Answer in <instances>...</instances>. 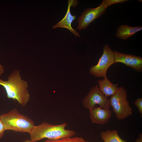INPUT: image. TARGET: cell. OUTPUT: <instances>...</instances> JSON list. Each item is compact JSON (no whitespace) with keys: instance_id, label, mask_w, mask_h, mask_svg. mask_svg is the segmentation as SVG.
Instances as JSON below:
<instances>
[{"instance_id":"4fadbf2b","label":"cell","mask_w":142,"mask_h":142,"mask_svg":"<svg viewBox=\"0 0 142 142\" xmlns=\"http://www.w3.org/2000/svg\"><path fill=\"white\" fill-rule=\"evenodd\" d=\"M100 135L104 142H127L120 137L116 130L108 129L101 132Z\"/></svg>"},{"instance_id":"5bb4252c","label":"cell","mask_w":142,"mask_h":142,"mask_svg":"<svg viewBox=\"0 0 142 142\" xmlns=\"http://www.w3.org/2000/svg\"><path fill=\"white\" fill-rule=\"evenodd\" d=\"M44 142H89L85 141L82 138L79 137H68L59 139L52 140L48 139Z\"/></svg>"},{"instance_id":"6da1fadb","label":"cell","mask_w":142,"mask_h":142,"mask_svg":"<svg viewBox=\"0 0 142 142\" xmlns=\"http://www.w3.org/2000/svg\"><path fill=\"white\" fill-rule=\"evenodd\" d=\"M19 71L15 70L9 75L8 80L0 79V85L4 88L7 98L16 100L22 106H25L30 99L27 82L22 80Z\"/></svg>"},{"instance_id":"2e32d148","label":"cell","mask_w":142,"mask_h":142,"mask_svg":"<svg viewBox=\"0 0 142 142\" xmlns=\"http://www.w3.org/2000/svg\"><path fill=\"white\" fill-rule=\"evenodd\" d=\"M134 104L137 107L138 111L142 114V98H138L134 102Z\"/></svg>"},{"instance_id":"5b68a950","label":"cell","mask_w":142,"mask_h":142,"mask_svg":"<svg viewBox=\"0 0 142 142\" xmlns=\"http://www.w3.org/2000/svg\"><path fill=\"white\" fill-rule=\"evenodd\" d=\"M103 50V54L97 64L90 69V73L97 77L104 78L106 77L108 69L115 63L113 51L108 44L104 45Z\"/></svg>"},{"instance_id":"9c48e42d","label":"cell","mask_w":142,"mask_h":142,"mask_svg":"<svg viewBox=\"0 0 142 142\" xmlns=\"http://www.w3.org/2000/svg\"><path fill=\"white\" fill-rule=\"evenodd\" d=\"M77 4L78 2L77 1L68 0V9L65 16L60 21L53 26L52 28L53 29L59 27L66 28L75 36L80 37V36L78 32L74 29L71 26L72 22L75 19L77 16L76 14L73 15L71 14L70 7L71 6L75 7Z\"/></svg>"},{"instance_id":"d6986e66","label":"cell","mask_w":142,"mask_h":142,"mask_svg":"<svg viewBox=\"0 0 142 142\" xmlns=\"http://www.w3.org/2000/svg\"><path fill=\"white\" fill-rule=\"evenodd\" d=\"M4 72V67L0 64V76H1L2 74Z\"/></svg>"},{"instance_id":"52a82bcc","label":"cell","mask_w":142,"mask_h":142,"mask_svg":"<svg viewBox=\"0 0 142 142\" xmlns=\"http://www.w3.org/2000/svg\"><path fill=\"white\" fill-rule=\"evenodd\" d=\"M107 8L103 0L98 7L85 9L78 18V29L80 31L87 28L91 23L105 13Z\"/></svg>"},{"instance_id":"7c38bea8","label":"cell","mask_w":142,"mask_h":142,"mask_svg":"<svg viewBox=\"0 0 142 142\" xmlns=\"http://www.w3.org/2000/svg\"><path fill=\"white\" fill-rule=\"evenodd\" d=\"M98 83L99 86V88L107 97L115 94L118 88V84L112 83L108 79L107 76L103 79L98 80Z\"/></svg>"},{"instance_id":"277c9868","label":"cell","mask_w":142,"mask_h":142,"mask_svg":"<svg viewBox=\"0 0 142 142\" xmlns=\"http://www.w3.org/2000/svg\"><path fill=\"white\" fill-rule=\"evenodd\" d=\"M127 97L126 90L123 87H120L109 99L110 106L112 107L118 120H123L133 114V109L130 106Z\"/></svg>"},{"instance_id":"8992f818","label":"cell","mask_w":142,"mask_h":142,"mask_svg":"<svg viewBox=\"0 0 142 142\" xmlns=\"http://www.w3.org/2000/svg\"><path fill=\"white\" fill-rule=\"evenodd\" d=\"M97 104L105 109H109L110 106L109 99L100 90L98 84L91 88L83 101L84 107L89 110Z\"/></svg>"},{"instance_id":"3957f363","label":"cell","mask_w":142,"mask_h":142,"mask_svg":"<svg viewBox=\"0 0 142 142\" xmlns=\"http://www.w3.org/2000/svg\"><path fill=\"white\" fill-rule=\"evenodd\" d=\"M5 130H11L29 134L34 125V122L27 116L20 113L16 108L0 115Z\"/></svg>"},{"instance_id":"9a60e30c","label":"cell","mask_w":142,"mask_h":142,"mask_svg":"<svg viewBox=\"0 0 142 142\" xmlns=\"http://www.w3.org/2000/svg\"><path fill=\"white\" fill-rule=\"evenodd\" d=\"M129 1L128 0H103L107 8L113 4L118 3H123Z\"/></svg>"},{"instance_id":"ffe728a7","label":"cell","mask_w":142,"mask_h":142,"mask_svg":"<svg viewBox=\"0 0 142 142\" xmlns=\"http://www.w3.org/2000/svg\"><path fill=\"white\" fill-rule=\"evenodd\" d=\"M22 142H36L34 141H33L31 140L30 139H27L26 140L23 141Z\"/></svg>"},{"instance_id":"8fae6325","label":"cell","mask_w":142,"mask_h":142,"mask_svg":"<svg viewBox=\"0 0 142 142\" xmlns=\"http://www.w3.org/2000/svg\"><path fill=\"white\" fill-rule=\"evenodd\" d=\"M142 29V26L131 27L123 25L118 27L116 36L121 39L125 40Z\"/></svg>"},{"instance_id":"30bf717a","label":"cell","mask_w":142,"mask_h":142,"mask_svg":"<svg viewBox=\"0 0 142 142\" xmlns=\"http://www.w3.org/2000/svg\"><path fill=\"white\" fill-rule=\"evenodd\" d=\"M89 110V117L92 123L103 125L106 123L112 115L109 109L95 107Z\"/></svg>"},{"instance_id":"ba28073f","label":"cell","mask_w":142,"mask_h":142,"mask_svg":"<svg viewBox=\"0 0 142 142\" xmlns=\"http://www.w3.org/2000/svg\"><path fill=\"white\" fill-rule=\"evenodd\" d=\"M115 63L120 62L139 72L142 71V58L131 54L113 51Z\"/></svg>"},{"instance_id":"7a4b0ae2","label":"cell","mask_w":142,"mask_h":142,"mask_svg":"<svg viewBox=\"0 0 142 142\" xmlns=\"http://www.w3.org/2000/svg\"><path fill=\"white\" fill-rule=\"evenodd\" d=\"M67 124L54 125L44 122L38 125H34L29 133L31 140L35 142L45 138L55 140L71 137L76 133L73 130L66 129Z\"/></svg>"},{"instance_id":"ac0fdd59","label":"cell","mask_w":142,"mask_h":142,"mask_svg":"<svg viewBox=\"0 0 142 142\" xmlns=\"http://www.w3.org/2000/svg\"><path fill=\"white\" fill-rule=\"evenodd\" d=\"M139 138H137L135 142H142V134L140 133L139 135Z\"/></svg>"},{"instance_id":"e0dca14e","label":"cell","mask_w":142,"mask_h":142,"mask_svg":"<svg viewBox=\"0 0 142 142\" xmlns=\"http://www.w3.org/2000/svg\"><path fill=\"white\" fill-rule=\"evenodd\" d=\"M5 131L3 124L0 118V138L3 137Z\"/></svg>"}]
</instances>
